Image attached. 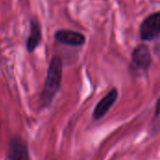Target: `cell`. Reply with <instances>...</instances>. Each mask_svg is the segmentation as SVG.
<instances>
[{"instance_id":"1","label":"cell","mask_w":160,"mask_h":160,"mask_svg":"<svg viewBox=\"0 0 160 160\" xmlns=\"http://www.w3.org/2000/svg\"><path fill=\"white\" fill-rule=\"evenodd\" d=\"M62 81V62L57 56H54L49 66L47 78L44 84L43 99L45 102L49 103L52 100L53 97L56 95L60 88Z\"/></svg>"},{"instance_id":"2","label":"cell","mask_w":160,"mask_h":160,"mask_svg":"<svg viewBox=\"0 0 160 160\" xmlns=\"http://www.w3.org/2000/svg\"><path fill=\"white\" fill-rule=\"evenodd\" d=\"M160 34V12L150 14L142 22L140 28V35L142 40L150 41Z\"/></svg>"},{"instance_id":"3","label":"cell","mask_w":160,"mask_h":160,"mask_svg":"<svg viewBox=\"0 0 160 160\" xmlns=\"http://www.w3.org/2000/svg\"><path fill=\"white\" fill-rule=\"evenodd\" d=\"M132 63L138 70H148L152 64V56L150 50L146 45L141 44L134 49L132 52Z\"/></svg>"},{"instance_id":"4","label":"cell","mask_w":160,"mask_h":160,"mask_svg":"<svg viewBox=\"0 0 160 160\" xmlns=\"http://www.w3.org/2000/svg\"><path fill=\"white\" fill-rule=\"evenodd\" d=\"M118 98V92L115 88L112 89L96 106L93 112V117L95 120H99L105 116Z\"/></svg>"},{"instance_id":"5","label":"cell","mask_w":160,"mask_h":160,"mask_svg":"<svg viewBox=\"0 0 160 160\" xmlns=\"http://www.w3.org/2000/svg\"><path fill=\"white\" fill-rule=\"evenodd\" d=\"M55 38L66 45L69 46H82L85 42V37L80 32L72 31V30H58L55 33Z\"/></svg>"},{"instance_id":"6","label":"cell","mask_w":160,"mask_h":160,"mask_svg":"<svg viewBox=\"0 0 160 160\" xmlns=\"http://www.w3.org/2000/svg\"><path fill=\"white\" fill-rule=\"evenodd\" d=\"M9 160H29V155L24 143L16 138H13L9 143L8 149Z\"/></svg>"},{"instance_id":"7","label":"cell","mask_w":160,"mask_h":160,"mask_svg":"<svg viewBox=\"0 0 160 160\" xmlns=\"http://www.w3.org/2000/svg\"><path fill=\"white\" fill-rule=\"evenodd\" d=\"M40 39H41L40 27L38 22H36L35 21H32L30 23V33H29L27 41H26L27 51L33 52L39 44Z\"/></svg>"},{"instance_id":"8","label":"cell","mask_w":160,"mask_h":160,"mask_svg":"<svg viewBox=\"0 0 160 160\" xmlns=\"http://www.w3.org/2000/svg\"><path fill=\"white\" fill-rule=\"evenodd\" d=\"M152 124L154 128H158L160 126V98L158 99L157 105H156V110H155V115L152 121Z\"/></svg>"}]
</instances>
